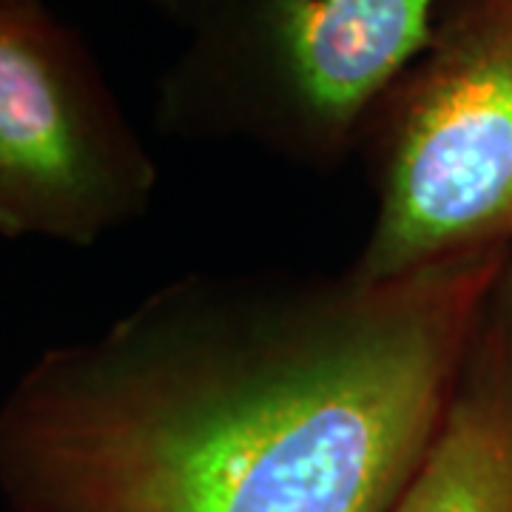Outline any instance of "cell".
<instances>
[{
    "label": "cell",
    "mask_w": 512,
    "mask_h": 512,
    "mask_svg": "<svg viewBox=\"0 0 512 512\" xmlns=\"http://www.w3.org/2000/svg\"><path fill=\"white\" fill-rule=\"evenodd\" d=\"M504 251L165 282L12 384L0 493L15 512H390Z\"/></svg>",
    "instance_id": "obj_1"
},
{
    "label": "cell",
    "mask_w": 512,
    "mask_h": 512,
    "mask_svg": "<svg viewBox=\"0 0 512 512\" xmlns=\"http://www.w3.org/2000/svg\"><path fill=\"white\" fill-rule=\"evenodd\" d=\"M441 0H200L157 92V126L333 171L421 55Z\"/></svg>",
    "instance_id": "obj_2"
},
{
    "label": "cell",
    "mask_w": 512,
    "mask_h": 512,
    "mask_svg": "<svg viewBox=\"0 0 512 512\" xmlns=\"http://www.w3.org/2000/svg\"><path fill=\"white\" fill-rule=\"evenodd\" d=\"M373 222L353 268L382 279L512 242V0H461L367 120Z\"/></svg>",
    "instance_id": "obj_3"
},
{
    "label": "cell",
    "mask_w": 512,
    "mask_h": 512,
    "mask_svg": "<svg viewBox=\"0 0 512 512\" xmlns=\"http://www.w3.org/2000/svg\"><path fill=\"white\" fill-rule=\"evenodd\" d=\"M157 163L40 0H0V237L89 248L146 217Z\"/></svg>",
    "instance_id": "obj_4"
},
{
    "label": "cell",
    "mask_w": 512,
    "mask_h": 512,
    "mask_svg": "<svg viewBox=\"0 0 512 512\" xmlns=\"http://www.w3.org/2000/svg\"><path fill=\"white\" fill-rule=\"evenodd\" d=\"M390 512H512V276L487 291L439 427Z\"/></svg>",
    "instance_id": "obj_5"
}]
</instances>
